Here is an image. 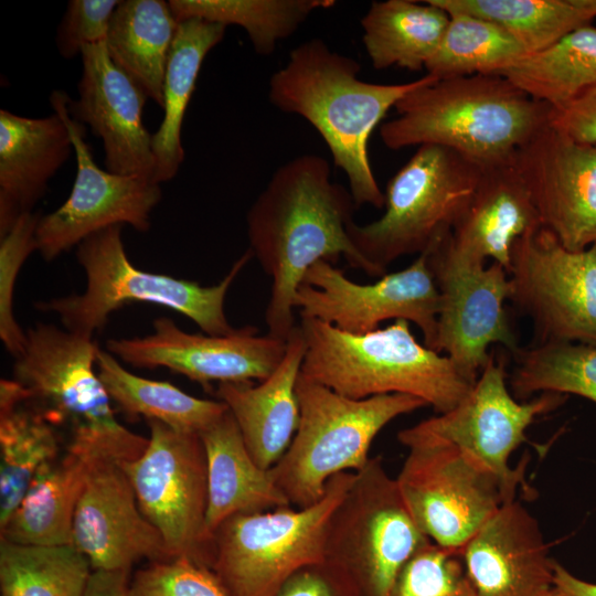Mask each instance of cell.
I'll return each mask as SVG.
<instances>
[{"label": "cell", "mask_w": 596, "mask_h": 596, "mask_svg": "<svg viewBox=\"0 0 596 596\" xmlns=\"http://www.w3.org/2000/svg\"><path fill=\"white\" fill-rule=\"evenodd\" d=\"M508 379L505 358L491 353L470 392L455 407L400 433L457 447L493 472L515 498L519 487L528 485L525 465L511 468V454L526 441L530 425L539 416L562 406L567 395L547 392L519 402L511 393Z\"/></svg>", "instance_id": "9a60e30c"}, {"label": "cell", "mask_w": 596, "mask_h": 596, "mask_svg": "<svg viewBox=\"0 0 596 596\" xmlns=\"http://www.w3.org/2000/svg\"><path fill=\"white\" fill-rule=\"evenodd\" d=\"M298 326L305 340L301 374L343 396L407 394L440 414L475 385L447 355L418 342L406 320L362 334L313 318H300Z\"/></svg>", "instance_id": "277c9868"}, {"label": "cell", "mask_w": 596, "mask_h": 596, "mask_svg": "<svg viewBox=\"0 0 596 596\" xmlns=\"http://www.w3.org/2000/svg\"><path fill=\"white\" fill-rule=\"evenodd\" d=\"M67 98L65 92L54 91L50 103L68 127L76 177L66 201L39 221L36 251L46 262L114 225L128 224L136 231L147 232L151 212L162 198L160 184L155 180L117 174L98 167L85 138L86 127L68 114Z\"/></svg>", "instance_id": "e0dca14e"}, {"label": "cell", "mask_w": 596, "mask_h": 596, "mask_svg": "<svg viewBox=\"0 0 596 596\" xmlns=\"http://www.w3.org/2000/svg\"><path fill=\"white\" fill-rule=\"evenodd\" d=\"M146 337L109 339L107 351L136 368H167L210 389L213 382L263 381L281 362L287 340L270 334L257 336L247 326L228 336L189 333L173 320L153 321Z\"/></svg>", "instance_id": "ac0fdd59"}, {"label": "cell", "mask_w": 596, "mask_h": 596, "mask_svg": "<svg viewBox=\"0 0 596 596\" xmlns=\"http://www.w3.org/2000/svg\"><path fill=\"white\" fill-rule=\"evenodd\" d=\"M226 26L191 18L179 23L163 84V118L152 134L155 181L173 179L184 159L181 134L202 63L225 35Z\"/></svg>", "instance_id": "f546056e"}, {"label": "cell", "mask_w": 596, "mask_h": 596, "mask_svg": "<svg viewBox=\"0 0 596 596\" xmlns=\"http://www.w3.org/2000/svg\"><path fill=\"white\" fill-rule=\"evenodd\" d=\"M509 387L517 400L541 393L578 395L596 403V347L572 342L532 343L512 353Z\"/></svg>", "instance_id": "74e56055"}, {"label": "cell", "mask_w": 596, "mask_h": 596, "mask_svg": "<svg viewBox=\"0 0 596 596\" xmlns=\"http://www.w3.org/2000/svg\"><path fill=\"white\" fill-rule=\"evenodd\" d=\"M513 161L543 227L570 251L596 243V145L578 142L549 124L517 150Z\"/></svg>", "instance_id": "d6986e66"}, {"label": "cell", "mask_w": 596, "mask_h": 596, "mask_svg": "<svg viewBox=\"0 0 596 596\" xmlns=\"http://www.w3.org/2000/svg\"><path fill=\"white\" fill-rule=\"evenodd\" d=\"M426 253L439 294L436 351L476 383L491 356L492 344H501L511 353L520 348L504 307L511 296L509 274L498 263L486 266V262L459 251L451 232Z\"/></svg>", "instance_id": "7c38bea8"}, {"label": "cell", "mask_w": 596, "mask_h": 596, "mask_svg": "<svg viewBox=\"0 0 596 596\" xmlns=\"http://www.w3.org/2000/svg\"><path fill=\"white\" fill-rule=\"evenodd\" d=\"M294 306L300 318L354 334L373 331L386 320L403 319L415 323L423 343L436 351L439 294L426 252L406 268L366 285L352 281L331 262L318 260L306 273Z\"/></svg>", "instance_id": "2e32d148"}, {"label": "cell", "mask_w": 596, "mask_h": 596, "mask_svg": "<svg viewBox=\"0 0 596 596\" xmlns=\"http://www.w3.org/2000/svg\"><path fill=\"white\" fill-rule=\"evenodd\" d=\"M505 29L526 54L539 52L596 19V0H432Z\"/></svg>", "instance_id": "836d02e7"}, {"label": "cell", "mask_w": 596, "mask_h": 596, "mask_svg": "<svg viewBox=\"0 0 596 596\" xmlns=\"http://www.w3.org/2000/svg\"><path fill=\"white\" fill-rule=\"evenodd\" d=\"M178 28L169 1L120 0L105 41L114 64L160 107H163L168 57Z\"/></svg>", "instance_id": "f1b7e54d"}, {"label": "cell", "mask_w": 596, "mask_h": 596, "mask_svg": "<svg viewBox=\"0 0 596 596\" xmlns=\"http://www.w3.org/2000/svg\"><path fill=\"white\" fill-rule=\"evenodd\" d=\"M13 379L0 382V529L8 522L33 478L62 453L60 432L30 403Z\"/></svg>", "instance_id": "4316f807"}, {"label": "cell", "mask_w": 596, "mask_h": 596, "mask_svg": "<svg viewBox=\"0 0 596 596\" xmlns=\"http://www.w3.org/2000/svg\"><path fill=\"white\" fill-rule=\"evenodd\" d=\"M127 571H92L83 596H129Z\"/></svg>", "instance_id": "f6af8a7d"}, {"label": "cell", "mask_w": 596, "mask_h": 596, "mask_svg": "<svg viewBox=\"0 0 596 596\" xmlns=\"http://www.w3.org/2000/svg\"><path fill=\"white\" fill-rule=\"evenodd\" d=\"M355 472L333 476L324 496L306 508L240 513L223 521L207 541V566L230 596H274L297 570L324 560L329 519Z\"/></svg>", "instance_id": "9c48e42d"}, {"label": "cell", "mask_w": 596, "mask_h": 596, "mask_svg": "<svg viewBox=\"0 0 596 596\" xmlns=\"http://www.w3.org/2000/svg\"><path fill=\"white\" fill-rule=\"evenodd\" d=\"M81 60L78 96L67 98L70 116L100 139L107 171L155 180L152 134L142 121L148 97L114 64L105 42L84 47Z\"/></svg>", "instance_id": "ffe728a7"}, {"label": "cell", "mask_w": 596, "mask_h": 596, "mask_svg": "<svg viewBox=\"0 0 596 596\" xmlns=\"http://www.w3.org/2000/svg\"><path fill=\"white\" fill-rule=\"evenodd\" d=\"M498 75L552 109L564 107L596 85V26H581Z\"/></svg>", "instance_id": "d6a6232c"}, {"label": "cell", "mask_w": 596, "mask_h": 596, "mask_svg": "<svg viewBox=\"0 0 596 596\" xmlns=\"http://www.w3.org/2000/svg\"><path fill=\"white\" fill-rule=\"evenodd\" d=\"M394 109L397 116L380 129L386 148L441 146L481 168L512 161L520 147L549 126L552 113L498 74L429 75Z\"/></svg>", "instance_id": "3957f363"}, {"label": "cell", "mask_w": 596, "mask_h": 596, "mask_svg": "<svg viewBox=\"0 0 596 596\" xmlns=\"http://www.w3.org/2000/svg\"><path fill=\"white\" fill-rule=\"evenodd\" d=\"M120 0H70L57 25L56 50L63 58L81 56L84 47L106 41Z\"/></svg>", "instance_id": "b9f144b4"}, {"label": "cell", "mask_w": 596, "mask_h": 596, "mask_svg": "<svg viewBox=\"0 0 596 596\" xmlns=\"http://www.w3.org/2000/svg\"><path fill=\"white\" fill-rule=\"evenodd\" d=\"M274 596H362L350 577L322 560L292 573Z\"/></svg>", "instance_id": "7bdbcfd3"}, {"label": "cell", "mask_w": 596, "mask_h": 596, "mask_svg": "<svg viewBox=\"0 0 596 596\" xmlns=\"http://www.w3.org/2000/svg\"><path fill=\"white\" fill-rule=\"evenodd\" d=\"M508 274L509 300L532 321L533 343L596 347V243L570 251L538 226L514 242Z\"/></svg>", "instance_id": "4fadbf2b"}, {"label": "cell", "mask_w": 596, "mask_h": 596, "mask_svg": "<svg viewBox=\"0 0 596 596\" xmlns=\"http://www.w3.org/2000/svg\"><path fill=\"white\" fill-rule=\"evenodd\" d=\"M538 226H542L538 210L512 160L482 168L451 238L462 253L482 262L492 259L508 272L514 242Z\"/></svg>", "instance_id": "d4e9b609"}, {"label": "cell", "mask_w": 596, "mask_h": 596, "mask_svg": "<svg viewBox=\"0 0 596 596\" xmlns=\"http://www.w3.org/2000/svg\"><path fill=\"white\" fill-rule=\"evenodd\" d=\"M449 13L432 0L374 1L362 17V42L375 70L421 71L436 53Z\"/></svg>", "instance_id": "4dcf8cb0"}, {"label": "cell", "mask_w": 596, "mask_h": 596, "mask_svg": "<svg viewBox=\"0 0 596 596\" xmlns=\"http://www.w3.org/2000/svg\"><path fill=\"white\" fill-rule=\"evenodd\" d=\"M296 391L298 428L284 456L270 468L295 508L318 502L333 476L361 470L370 460L372 441L387 424L427 406L418 397L398 393L350 398L301 372Z\"/></svg>", "instance_id": "52a82bcc"}, {"label": "cell", "mask_w": 596, "mask_h": 596, "mask_svg": "<svg viewBox=\"0 0 596 596\" xmlns=\"http://www.w3.org/2000/svg\"><path fill=\"white\" fill-rule=\"evenodd\" d=\"M361 65L331 50L321 39L294 47L269 79L268 98L280 111L307 120L324 140L333 163L349 182L358 206L384 207L369 158V140L391 108L429 75L401 84L361 79Z\"/></svg>", "instance_id": "7a4b0ae2"}, {"label": "cell", "mask_w": 596, "mask_h": 596, "mask_svg": "<svg viewBox=\"0 0 596 596\" xmlns=\"http://www.w3.org/2000/svg\"><path fill=\"white\" fill-rule=\"evenodd\" d=\"M72 545L93 571H129L142 558H172L158 530L141 512L119 462L100 461L91 471L78 500Z\"/></svg>", "instance_id": "44dd1931"}, {"label": "cell", "mask_w": 596, "mask_h": 596, "mask_svg": "<svg viewBox=\"0 0 596 596\" xmlns=\"http://www.w3.org/2000/svg\"><path fill=\"white\" fill-rule=\"evenodd\" d=\"M129 596H230L206 565L177 556L138 571L129 583Z\"/></svg>", "instance_id": "60d3db41"}, {"label": "cell", "mask_w": 596, "mask_h": 596, "mask_svg": "<svg viewBox=\"0 0 596 596\" xmlns=\"http://www.w3.org/2000/svg\"><path fill=\"white\" fill-rule=\"evenodd\" d=\"M25 333L12 379L25 390V401L61 435L66 429L65 449L95 461L138 458L148 438L117 421L94 368L99 348L93 338L49 323H36Z\"/></svg>", "instance_id": "5b68a950"}, {"label": "cell", "mask_w": 596, "mask_h": 596, "mask_svg": "<svg viewBox=\"0 0 596 596\" xmlns=\"http://www.w3.org/2000/svg\"><path fill=\"white\" fill-rule=\"evenodd\" d=\"M475 596H542L554 565L538 520L517 500L502 504L461 551Z\"/></svg>", "instance_id": "7402d4cb"}, {"label": "cell", "mask_w": 596, "mask_h": 596, "mask_svg": "<svg viewBox=\"0 0 596 596\" xmlns=\"http://www.w3.org/2000/svg\"><path fill=\"white\" fill-rule=\"evenodd\" d=\"M72 544L29 545L0 541L1 596H83L92 573Z\"/></svg>", "instance_id": "d590c367"}, {"label": "cell", "mask_w": 596, "mask_h": 596, "mask_svg": "<svg viewBox=\"0 0 596 596\" xmlns=\"http://www.w3.org/2000/svg\"><path fill=\"white\" fill-rule=\"evenodd\" d=\"M440 44L427 63V74L454 78L500 74L524 55V49L499 24L464 12H448Z\"/></svg>", "instance_id": "8d00e7d4"}, {"label": "cell", "mask_w": 596, "mask_h": 596, "mask_svg": "<svg viewBox=\"0 0 596 596\" xmlns=\"http://www.w3.org/2000/svg\"><path fill=\"white\" fill-rule=\"evenodd\" d=\"M96 370L110 401L128 417L158 421L200 434L227 411L221 401L194 397L173 384L138 376L108 351L98 350Z\"/></svg>", "instance_id": "1f68e13d"}, {"label": "cell", "mask_w": 596, "mask_h": 596, "mask_svg": "<svg viewBox=\"0 0 596 596\" xmlns=\"http://www.w3.org/2000/svg\"><path fill=\"white\" fill-rule=\"evenodd\" d=\"M554 585L568 596H596V584L581 579L555 562Z\"/></svg>", "instance_id": "bcb514c9"}, {"label": "cell", "mask_w": 596, "mask_h": 596, "mask_svg": "<svg viewBox=\"0 0 596 596\" xmlns=\"http://www.w3.org/2000/svg\"><path fill=\"white\" fill-rule=\"evenodd\" d=\"M356 207L349 190L331 179L327 159L300 155L270 177L246 215L249 251L272 277L265 312L268 334L287 340L297 327L294 300L318 260L348 264L375 277L351 243L348 227Z\"/></svg>", "instance_id": "6da1fadb"}, {"label": "cell", "mask_w": 596, "mask_h": 596, "mask_svg": "<svg viewBox=\"0 0 596 596\" xmlns=\"http://www.w3.org/2000/svg\"><path fill=\"white\" fill-rule=\"evenodd\" d=\"M550 125L578 142L596 145V85L552 109Z\"/></svg>", "instance_id": "ee69618b"}, {"label": "cell", "mask_w": 596, "mask_h": 596, "mask_svg": "<svg viewBox=\"0 0 596 596\" xmlns=\"http://www.w3.org/2000/svg\"><path fill=\"white\" fill-rule=\"evenodd\" d=\"M148 425L143 453L120 465L170 556H188L207 566V466L201 437L158 421Z\"/></svg>", "instance_id": "5bb4252c"}, {"label": "cell", "mask_w": 596, "mask_h": 596, "mask_svg": "<svg viewBox=\"0 0 596 596\" xmlns=\"http://www.w3.org/2000/svg\"><path fill=\"white\" fill-rule=\"evenodd\" d=\"M199 435L207 466V541L223 521L235 514L291 505L272 470L262 468L249 454L228 409Z\"/></svg>", "instance_id": "484cf974"}, {"label": "cell", "mask_w": 596, "mask_h": 596, "mask_svg": "<svg viewBox=\"0 0 596 596\" xmlns=\"http://www.w3.org/2000/svg\"><path fill=\"white\" fill-rule=\"evenodd\" d=\"M98 462L64 449L55 460L44 465L0 529V541L46 546L72 544L74 513L89 473Z\"/></svg>", "instance_id": "83f0119b"}, {"label": "cell", "mask_w": 596, "mask_h": 596, "mask_svg": "<svg viewBox=\"0 0 596 596\" xmlns=\"http://www.w3.org/2000/svg\"><path fill=\"white\" fill-rule=\"evenodd\" d=\"M333 0H170L178 22L198 18L224 26L243 28L259 55L272 54L277 43L292 35L317 10Z\"/></svg>", "instance_id": "e575fe53"}, {"label": "cell", "mask_w": 596, "mask_h": 596, "mask_svg": "<svg viewBox=\"0 0 596 596\" xmlns=\"http://www.w3.org/2000/svg\"><path fill=\"white\" fill-rule=\"evenodd\" d=\"M482 168L441 146L417 147L390 179L383 215L364 225L350 223L356 252L376 278L397 258L426 252L453 228L466 211Z\"/></svg>", "instance_id": "ba28073f"}, {"label": "cell", "mask_w": 596, "mask_h": 596, "mask_svg": "<svg viewBox=\"0 0 596 596\" xmlns=\"http://www.w3.org/2000/svg\"><path fill=\"white\" fill-rule=\"evenodd\" d=\"M408 448L396 477L415 522L435 544L461 552L505 502L515 500L501 480L457 447L397 434Z\"/></svg>", "instance_id": "8fae6325"}, {"label": "cell", "mask_w": 596, "mask_h": 596, "mask_svg": "<svg viewBox=\"0 0 596 596\" xmlns=\"http://www.w3.org/2000/svg\"><path fill=\"white\" fill-rule=\"evenodd\" d=\"M41 118L0 110V237L32 213L74 150L62 114Z\"/></svg>", "instance_id": "603a6c76"}, {"label": "cell", "mask_w": 596, "mask_h": 596, "mask_svg": "<svg viewBox=\"0 0 596 596\" xmlns=\"http://www.w3.org/2000/svg\"><path fill=\"white\" fill-rule=\"evenodd\" d=\"M542 596H568V595L554 585L549 590H546Z\"/></svg>", "instance_id": "7dc6e473"}, {"label": "cell", "mask_w": 596, "mask_h": 596, "mask_svg": "<svg viewBox=\"0 0 596 596\" xmlns=\"http://www.w3.org/2000/svg\"><path fill=\"white\" fill-rule=\"evenodd\" d=\"M39 213L21 215L10 231L0 237V337L7 351L18 358L24 350L26 333L13 315L17 276L28 256L38 249Z\"/></svg>", "instance_id": "ab89813d"}, {"label": "cell", "mask_w": 596, "mask_h": 596, "mask_svg": "<svg viewBox=\"0 0 596 596\" xmlns=\"http://www.w3.org/2000/svg\"><path fill=\"white\" fill-rule=\"evenodd\" d=\"M123 226L98 231L77 245L76 258L87 279L83 294L41 301L35 307L56 313L67 331L89 338L106 324L113 311L131 301L173 309L210 336H228L237 330L226 318L224 301L232 283L253 257L249 249L219 284L201 286L135 267L124 247Z\"/></svg>", "instance_id": "8992f818"}, {"label": "cell", "mask_w": 596, "mask_h": 596, "mask_svg": "<svg viewBox=\"0 0 596 596\" xmlns=\"http://www.w3.org/2000/svg\"><path fill=\"white\" fill-rule=\"evenodd\" d=\"M305 355L299 326L287 339L285 355L274 372L260 381L221 383L215 396L234 417L254 460L273 468L288 449L299 424L297 382Z\"/></svg>", "instance_id": "cb8c5ba5"}, {"label": "cell", "mask_w": 596, "mask_h": 596, "mask_svg": "<svg viewBox=\"0 0 596 596\" xmlns=\"http://www.w3.org/2000/svg\"><path fill=\"white\" fill-rule=\"evenodd\" d=\"M429 542L396 478L372 457L329 519L324 560L341 568L362 596H391L404 566Z\"/></svg>", "instance_id": "30bf717a"}, {"label": "cell", "mask_w": 596, "mask_h": 596, "mask_svg": "<svg viewBox=\"0 0 596 596\" xmlns=\"http://www.w3.org/2000/svg\"><path fill=\"white\" fill-rule=\"evenodd\" d=\"M391 596H475L461 552L432 541L404 566Z\"/></svg>", "instance_id": "f35d334b"}]
</instances>
